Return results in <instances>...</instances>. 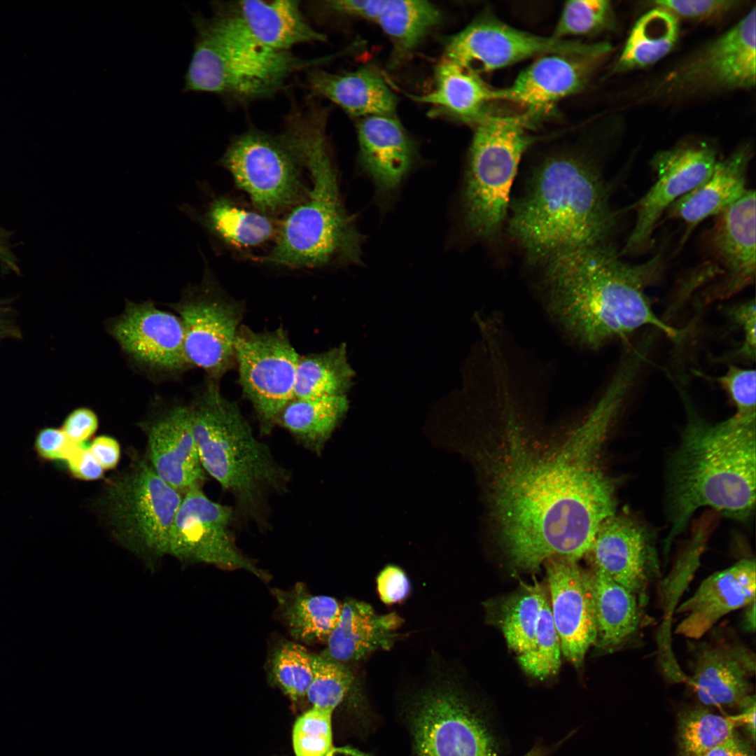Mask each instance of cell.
<instances>
[{
  "label": "cell",
  "instance_id": "ab89813d",
  "mask_svg": "<svg viewBox=\"0 0 756 756\" xmlns=\"http://www.w3.org/2000/svg\"><path fill=\"white\" fill-rule=\"evenodd\" d=\"M737 724L704 708L683 712L678 722V738L682 756H704L727 739Z\"/></svg>",
  "mask_w": 756,
  "mask_h": 756
},
{
  "label": "cell",
  "instance_id": "e575fe53",
  "mask_svg": "<svg viewBox=\"0 0 756 756\" xmlns=\"http://www.w3.org/2000/svg\"><path fill=\"white\" fill-rule=\"evenodd\" d=\"M179 209L201 223L212 235L237 248H250L276 236L277 227L262 212L239 206L227 198L214 199L202 213L182 204Z\"/></svg>",
  "mask_w": 756,
  "mask_h": 756
},
{
  "label": "cell",
  "instance_id": "74e56055",
  "mask_svg": "<svg viewBox=\"0 0 756 756\" xmlns=\"http://www.w3.org/2000/svg\"><path fill=\"white\" fill-rule=\"evenodd\" d=\"M354 376L344 344L323 352L299 356L294 398L346 395Z\"/></svg>",
  "mask_w": 756,
  "mask_h": 756
},
{
  "label": "cell",
  "instance_id": "4dcf8cb0",
  "mask_svg": "<svg viewBox=\"0 0 756 756\" xmlns=\"http://www.w3.org/2000/svg\"><path fill=\"white\" fill-rule=\"evenodd\" d=\"M309 98L328 99L352 116L392 115L396 99L382 76L370 68L333 74L316 67L307 70Z\"/></svg>",
  "mask_w": 756,
  "mask_h": 756
},
{
  "label": "cell",
  "instance_id": "7402d4cb",
  "mask_svg": "<svg viewBox=\"0 0 756 756\" xmlns=\"http://www.w3.org/2000/svg\"><path fill=\"white\" fill-rule=\"evenodd\" d=\"M110 332L125 353L148 368L174 372L189 365L181 319L151 301L127 302Z\"/></svg>",
  "mask_w": 756,
  "mask_h": 756
},
{
  "label": "cell",
  "instance_id": "4316f807",
  "mask_svg": "<svg viewBox=\"0 0 756 756\" xmlns=\"http://www.w3.org/2000/svg\"><path fill=\"white\" fill-rule=\"evenodd\" d=\"M326 8L377 23L391 40L393 62L407 56L441 20L438 8L425 1L329 0Z\"/></svg>",
  "mask_w": 756,
  "mask_h": 756
},
{
  "label": "cell",
  "instance_id": "8992f818",
  "mask_svg": "<svg viewBox=\"0 0 756 756\" xmlns=\"http://www.w3.org/2000/svg\"><path fill=\"white\" fill-rule=\"evenodd\" d=\"M211 380L190 405L192 433L206 470L234 500V516L269 527L270 500L284 494L290 472L255 435L236 402Z\"/></svg>",
  "mask_w": 756,
  "mask_h": 756
},
{
  "label": "cell",
  "instance_id": "9f6ffc18",
  "mask_svg": "<svg viewBox=\"0 0 756 756\" xmlns=\"http://www.w3.org/2000/svg\"><path fill=\"white\" fill-rule=\"evenodd\" d=\"M738 706L741 708V712L736 715L731 716V718L736 722L737 726H745L752 737V739L755 741L756 706L755 695H749L747 696Z\"/></svg>",
  "mask_w": 756,
  "mask_h": 756
},
{
  "label": "cell",
  "instance_id": "f546056e",
  "mask_svg": "<svg viewBox=\"0 0 756 756\" xmlns=\"http://www.w3.org/2000/svg\"><path fill=\"white\" fill-rule=\"evenodd\" d=\"M260 44L279 51L298 45L326 41L304 16L300 2L290 0H245L226 3Z\"/></svg>",
  "mask_w": 756,
  "mask_h": 756
},
{
  "label": "cell",
  "instance_id": "ffe728a7",
  "mask_svg": "<svg viewBox=\"0 0 756 756\" xmlns=\"http://www.w3.org/2000/svg\"><path fill=\"white\" fill-rule=\"evenodd\" d=\"M544 564L561 652L579 668L597 634L589 571H584L576 561L561 557L550 559Z\"/></svg>",
  "mask_w": 756,
  "mask_h": 756
},
{
  "label": "cell",
  "instance_id": "f35d334b",
  "mask_svg": "<svg viewBox=\"0 0 756 756\" xmlns=\"http://www.w3.org/2000/svg\"><path fill=\"white\" fill-rule=\"evenodd\" d=\"M545 597L544 590L536 582L525 585L503 603L501 629L509 648L517 654L530 650L533 645Z\"/></svg>",
  "mask_w": 756,
  "mask_h": 756
},
{
  "label": "cell",
  "instance_id": "7dc6e473",
  "mask_svg": "<svg viewBox=\"0 0 756 756\" xmlns=\"http://www.w3.org/2000/svg\"><path fill=\"white\" fill-rule=\"evenodd\" d=\"M733 401L736 412L756 415V372L730 365L726 373L715 378Z\"/></svg>",
  "mask_w": 756,
  "mask_h": 756
},
{
  "label": "cell",
  "instance_id": "680465c9",
  "mask_svg": "<svg viewBox=\"0 0 756 756\" xmlns=\"http://www.w3.org/2000/svg\"><path fill=\"white\" fill-rule=\"evenodd\" d=\"M325 756H369L368 755L352 748L332 747Z\"/></svg>",
  "mask_w": 756,
  "mask_h": 756
},
{
  "label": "cell",
  "instance_id": "6da1fadb",
  "mask_svg": "<svg viewBox=\"0 0 756 756\" xmlns=\"http://www.w3.org/2000/svg\"><path fill=\"white\" fill-rule=\"evenodd\" d=\"M626 398L611 386L578 427L556 442L532 440L509 419L486 461L498 542L516 568L550 559L578 561L616 513V483L599 466L603 444Z\"/></svg>",
  "mask_w": 756,
  "mask_h": 756
},
{
  "label": "cell",
  "instance_id": "9c48e42d",
  "mask_svg": "<svg viewBox=\"0 0 756 756\" xmlns=\"http://www.w3.org/2000/svg\"><path fill=\"white\" fill-rule=\"evenodd\" d=\"M756 8L717 38L651 79L639 102H678L755 85Z\"/></svg>",
  "mask_w": 756,
  "mask_h": 756
},
{
  "label": "cell",
  "instance_id": "6f0895ef",
  "mask_svg": "<svg viewBox=\"0 0 756 756\" xmlns=\"http://www.w3.org/2000/svg\"><path fill=\"white\" fill-rule=\"evenodd\" d=\"M743 628L748 632L754 633L755 629V600L745 607L742 620Z\"/></svg>",
  "mask_w": 756,
  "mask_h": 756
},
{
  "label": "cell",
  "instance_id": "2e32d148",
  "mask_svg": "<svg viewBox=\"0 0 756 756\" xmlns=\"http://www.w3.org/2000/svg\"><path fill=\"white\" fill-rule=\"evenodd\" d=\"M717 153L706 143L678 146L655 153L650 161L655 183L634 206L635 224L624 253H638L649 246L662 214L710 176L718 161Z\"/></svg>",
  "mask_w": 756,
  "mask_h": 756
},
{
  "label": "cell",
  "instance_id": "484cf974",
  "mask_svg": "<svg viewBox=\"0 0 756 756\" xmlns=\"http://www.w3.org/2000/svg\"><path fill=\"white\" fill-rule=\"evenodd\" d=\"M357 131L363 169L381 194H391L414 164L413 142L392 115L361 118Z\"/></svg>",
  "mask_w": 756,
  "mask_h": 756
},
{
  "label": "cell",
  "instance_id": "52a82bcc",
  "mask_svg": "<svg viewBox=\"0 0 756 756\" xmlns=\"http://www.w3.org/2000/svg\"><path fill=\"white\" fill-rule=\"evenodd\" d=\"M206 18L192 13L193 51L184 76V92H205L239 104L270 98L295 73L314 68L332 56L304 59L291 51L258 43L224 2L211 5Z\"/></svg>",
  "mask_w": 756,
  "mask_h": 756
},
{
  "label": "cell",
  "instance_id": "8fae6325",
  "mask_svg": "<svg viewBox=\"0 0 756 756\" xmlns=\"http://www.w3.org/2000/svg\"><path fill=\"white\" fill-rule=\"evenodd\" d=\"M611 50L606 42L587 44L532 34L484 12L449 38L444 58L478 74L548 54L584 55Z\"/></svg>",
  "mask_w": 756,
  "mask_h": 756
},
{
  "label": "cell",
  "instance_id": "4fadbf2b",
  "mask_svg": "<svg viewBox=\"0 0 756 756\" xmlns=\"http://www.w3.org/2000/svg\"><path fill=\"white\" fill-rule=\"evenodd\" d=\"M299 354L281 328L257 332L240 326L234 341L239 382L268 434L281 410L294 398Z\"/></svg>",
  "mask_w": 756,
  "mask_h": 756
},
{
  "label": "cell",
  "instance_id": "f1b7e54d",
  "mask_svg": "<svg viewBox=\"0 0 756 756\" xmlns=\"http://www.w3.org/2000/svg\"><path fill=\"white\" fill-rule=\"evenodd\" d=\"M402 619L396 613H377L372 606L355 598L342 603L340 619L320 654L350 665L377 650L391 648Z\"/></svg>",
  "mask_w": 756,
  "mask_h": 756
},
{
  "label": "cell",
  "instance_id": "7bdbcfd3",
  "mask_svg": "<svg viewBox=\"0 0 756 756\" xmlns=\"http://www.w3.org/2000/svg\"><path fill=\"white\" fill-rule=\"evenodd\" d=\"M314 677L306 696L314 707L332 711L342 702L353 685L349 665L313 654Z\"/></svg>",
  "mask_w": 756,
  "mask_h": 756
},
{
  "label": "cell",
  "instance_id": "11a10c76",
  "mask_svg": "<svg viewBox=\"0 0 756 756\" xmlns=\"http://www.w3.org/2000/svg\"><path fill=\"white\" fill-rule=\"evenodd\" d=\"M704 756H755L750 744L734 731L724 741Z\"/></svg>",
  "mask_w": 756,
  "mask_h": 756
},
{
  "label": "cell",
  "instance_id": "bcb514c9",
  "mask_svg": "<svg viewBox=\"0 0 756 756\" xmlns=\"http://www.w3.org/2000/svg\"><path fill=\"white\" fill-rule=\"evenodd\" d=\"M743 3L736 0H658L651 1L650 7L664 8L678 19L708 21L728 15Z\"/></svg>",
  "mask_w": 756,
  "mask_h": 756
},
{
  "label": "cell",
  "instance_id": "7a4b0ae2",
  "mask_svg": "<svg viewBox=\"0 0 756 756\" xmlns=\"http://www.w3.org/2000/svg\"><path fill=\"white\" fill-rule=\"evenodd\" d=\"M547 262L550 309L582 345L598 348L645 326L675 342L684 337L685 330L656 315L645 293L660 272L659 257L631 264L601 243L556 255Z\"/></svg>",
  "mask_w": 756,
  "mask_h": 756
},
{
  "label": "cell",
  "instance_id": "3957f363",
  "mask_svg": "<svg viewBox=\"0 0 756 756\" xmlns=\"http://www.w3.org/2000/svg\"><path fill=\"white\" fill-rule=\"evenodd\" d=\"M687 422L666 472L671 529L665 550L694 513L710 507L745 521L755 503L756 415L738 412L716 424L703 419L682 395Z\"/></svg>",
  "mask_w": 756,
  "mask_h": 756
},
{
  "label": "cell",
  "instance_id": "5b68a950",
  "mask_svg": "<svg viewBox=\"0 0 756 756\" xmlns=\"http://www.w3.org/2000/svg\"><path fill=\"white\" fill-rule=\"evenodd\" d=\"M596 167L574 153L545 160L514 204L511 235L533 260L547 261L603 243L615 223Z\"/></svg>",
  "mask_w": 756,
  "mask_h": 756
},
{
  "label": "cell",
  "instance_id": "ee69618b",
  "mask_svg": "<svg viewBox=\"0 0 756 756\" xmlns=\"http://www.w3.org/2000/svg\"><path fill=\"white\" fill-rule=\"evenodd\" d=\"M612 19V9L609 1H568L562 8L552 36L567 39L570 36L593 34L609 27Z\"/></svg>",
  "mask_w": 756,
  "mask_h": 756
},
{
  "label": "cell",
  "instance_id": "44dd1931",
  "mask_svg": "<svg viewBox=\"0 0 756 756\" xmlns=\"http://www.w3.org/2000/svg\"><path fill=\"white\" fill-rule=\"evenodd\" d=\"M610 52L548 54L538 57L507 88L493 90V100L521 106L532 118L559 101L582 90L596 68Z\"/></svg>",
  "mask_w": 756,
  "mask_h": 756
},
{
  "label": "cell",
  "instance_id": "d6a6232c",
  "mask_svg": "<svg viewBox=\"0 0 756 756\" xmlns=\"http://www.w3.org/2000/svg\"><path fill=\"white\" fill-rule=\"evenodd\" d=\"M279 615L294 641L326 643L340 619L342 603L326 595L311 593L303 583L291 589H272Z\"/></svg>",
  "mask_w": 756,
  "mask_h": 756
},
{
  "label": "cell",
  "instance_id": "5bb4252c",
  "mask_svg": "<svg viewBox=\"0 0 756 756\" xmlns=\"http://www.w3.org/2000/svg\"><path fill=\"white\" fill-rule=\"evenodd\" d=\"M170 306L183 325L189 365L204 370L211 380L217 381L235 362L241 306L218 292L207 270L200 286L188 288L181 300Z\"/></svg>",
  "mask_w": 756,
  "mask_h": 756
},
{
  "label": "cell",
  "instance_id": "681fc988",
  "mask_svg": "<svg viewBox=\"0 0 756 756\" xmlns=\"http://www.w3.org/2000/svg\"><path fill=\"white\" fill-rule=\"evenodd\" d=\"M732 319L740 326L744 340L736 355L754 360L756 352V307L755 300L736 304L728 312Z\"/></svg>",
  "mask_w": 756,
  "mask_h": 756
},
{
  "label": "cell",
  "instance_id": "816d5d0a",
  "mask_svg": "<svg viewBox=\"0 0 756 756\" xmlns=\"http://www.w3.org/2000/svg\"><path fill=\"white\" fill-rule=\"evenodd\" d=\"M97 426V416L92 410L78 408L69 414L61 429L72 443L79 444L95 432Z\"/></svg>",
  "mask_w": 756,
  "mask_h": 756
},
{
  "label": "cell",
  "instance_id": "e0dca14e",
  "mask_svg": "<svg viewBox=\"0 0 756 756\" xmlns=\"http://www.w3.org/2000/svg\"><path fill=\"white\" fill-rule=\"evenodd\" d=\"M592 570L599 572L648 602L650 583L659 573L654 538L642 523L627 514L606 519L586 554Z\"/></svg>",
  "mask_w": 756,
  "mask_h": 756
},
{
  "label": "cell",
  "instance_id": "7c38bea8",
  "mask_svg": "<svg viewBox=\"0 0 756 756\" xmlns=\"http://www.w3.org/2000/svg\"><path fill=\"white\" fill-rule=\"evenodd\" d=\"M181 500L178 491L153 467L140 463L113 484L106 501L111 524L124 542L161 554L169 552L170 531Z\"/></svg>",
  "mask_w": 756,
  "mask_h": 756
},
{
  "label": "cell",
  "instance_id": "60d3db41",
  "mask_svg": "<svg viewBox=\"0 0 756 756\" xmlns=\"http://www.w3.org/2000/svg\"><path fill=\"white\" fill-rule=\"evenodd\" d=\"M274 683L292 700L306 696L314 677L313 654L304 645L283 640L273 650L268 662Z\"/></svg>",
  "mask_w": 756,
  "mask_h": 756
},
{
  "label": "cell",
  "instance_id": "b9f144b4",
  "mask_svg": "<svg viewBox=\"0 0 756 756\" xmlns=\"http://www.w3.org/2000/svg\"><path fill=\"white\" fill-rule=\"evenodd\" d=\"M561 645L552 619L550 604L544 599L532 648L517 656L528 675L545 679L556 674L561 665Z\"/></svg>",
  "mask_w": 756,
  "mask_h": 756
},
{
  "label": "cell",
  "instance_id": "8d00e7d4",
  "mask_svg": "<svg viewBox=\"0 0 756 756\" xmlns=\"http://www.w3.org/2000/svg\"><path fill=\"white\" fill-rule=\"evenodd\" d=\"M679 34L678 18L664 8L652 7L634 24L613 71L624 72L655 64L673 49Z\"/></svg>",
  "mask_w": 756,
  "mask_h": 756
},
{
  "label": "cell",
  "instance_id": "94428289",
  "mask_svg": "<svg viewBox=\"0 0 756 756\" xmlns=\"http://www.w3.org/2000/svg\"><path fill=\"white\" fill-rule=\"evenodd\" d=\"M525 756H540L538 751H531Z\"/></svg>",
  "mask_w": 756,
  "mask_h": 756
},
{
  "label": "cell",
  "instance_id": "c3c4849f",
  "mask_svg": "<svg viewBox=\"0 0 756 756\" xmlns=\"http://www.w3.org/2000/svg\"><path fill=\"white\" fill-rule=\"evenodd\" d=\"M377 588L381 601L387 605L406 599L411 583L405 571L395 565L385 566L377 577Z\"/></svg>",
  "mask_w": 756,
  "mask_h": 756
},
{
  "label": "cell",
  "instance_id": "d4e9b609",
  "mask_svg": "<svg viewBox=\"0 0 756 756\" xmlns=\"http://www.w3.org/2000/svg\"><path fill=\"white\" fill-rule=\"evenodd\" d=\"M152 467L174 489L200 486L204 478L194 438L188 406H173L149 426Z\"/></svg>",
  "mask_w": 756,
  "mask_h": 756
},
{
  "label": "cell",
  "instance_id": "cb8c5ba5",
  "mask_svg": "<svg viewBox=\"0 0 756 756\" xmlns=\"http://www.w3.org/2000/svg\"><path fill=\"white\" fill-rule=\"evenodd\" d=\"M755 672V654L744 645L705 643L696 650L689 683L704 705L732 707L750 695Z\"/></svg>",
  "mask_w": 756,
  "mask_h": 756
},
{
  "label": "cell",
  "instance_id": "f5cc1de1",
  "mask_svg": "<svg viewBox=\"0 0 756 756\" xmlns=\"http://www.w3.org/2000/svg\"><path fill=\"white\" fill-rule=\"evenodd\" d=\"M66 461L71 474L78 479L95 480L103 475L104 468L83 443L75 445Z\"/></svg>",
  "mask_w": 756,
  "mask_h": 756
},
{
  "label": "cell",
  "instance_id": "30bf717a",
  "mask_svg": "<svg viewBox=\"0 0 756 756\" xmlns=\"http://www.w3.org/2000/svg\"><path fill=\"white\" fill-rule=\"evenodd\" d=\"M221 163L263 214L291 208L306 193L304 167L282 134L248 129L231 141Z\"/></svg>",
  "mask_w": 756,
  "mask_h": 756
},
{
  "label": "cell",
  "instance_id": "836d02e7",
  "mask_svg": "<svg viewBox=\"0 0 756 756\" xmlns=\"http://www.w3.org/2000/svg\"><path fill=\"white\" fill-rule=\"evenodd\" d=\"M435 78L433 91L410 97L473 125L489 113L486 106L493 100V90L477 74L444 58L437 67Z\"/></svg>",
  "mask_w": 756,
  "mask_h": 756
},
{
  "label": "cell",
  "instance_id": "9a60e30c",
  "mask_svg": "<svg viewBox=\"0 0 756 756\" xmlns=\"http://www.w3.org/2000/svg\"><path fill=\"white\" fill-rule=\"evenodd\" d=\"M234 518L232 507L211 500L200 486L190 488L176 513L169 552L181 559L211 564L224 570H244L267 581L270 575L237 547L231 530Z\"/></svg>",
  "mask_w": 756,
  "mask_h": 756
},
{
  "label": "cell",
  "instance_id": "277c9868",
  "mask_svg": "<svg viewBox=\"0 0 756 756\" xmlns=\"http://www.w3.org/2000/svg\"><path fill=\"white\" fill-rule=\"evenodd\" d=\"M328 110L314 100L293 105L284 138L310 176L311 185L277 227L263 262L291 268L359 263L363 237L346 212L327 136Z\"/></svg>",
  "mask_w": 756,
  "mask_h": 756
},
{
  "label": "cell",
  "instance_id": "ba28073f",
  "mask_svg": "<svg viewBox=\"0 0 756 756\" xmlns=\"http://www.w3.org/2000/svg\"><path fill=\"white\" fill-rule=\"evenodd\" d=\"M531 119L489 113L474 125L463 197L467 225L477 237H492L505 218L519 162L533 141Z\"/></svg>",
  "mask_w": 756,
  "mask_h": 756
},
{
  "label": "cell",
  "instance_id": "603a6c76",
  "mask_svg": "<svg viewBox=\"0 0 756 756\" xmlns=\"http://www.w3.org/2000/svg\"><path fill=\"white\" fill-rule=\"evenodd\" d=\"M755 561L744 559L701 582L697 589L677 609L683 618L676 633L698 639L722 617L745 608L755 600Z\"/></svg>",
  "mask_w": 756,
  "mask_h": 756
},
{
  "label": "cell",
  "instance_id": "db71d44e",
  "mask_svg": "<svg viewBox=\"0 0 756 756\" xmlns=\"http://www.w3.org/2000/svg\"><path fill=\"white\" fill-rule=\"evenodd\" d=\"M88 449L104 470L115 468L120 458V446L118 442L108 436L96 438Z\"/></svg>",
  "mask_w": 756,
  "mask_h": 756
},
{
  "label": "cell",
  "instance_id": "83f0119b",
  "mask_svg": "<svg viewBox=\"0 0 756 756\" xmlns=\"http://www.w3.org/2000/svg\"><path fill=\"white\" fill-rule=\"evenodd\" d=\"M752 157V146L744 143L718 160L710 176L666 210L668 218L682 221L687 233L710 216H715L741 198Z\"/></svg>",
  "mask_w": 756,
  "mask_h": 756
},
{
  "label": "cell",
  "instance_id": "d590c367",
  "mask_svg": "<svg viewBox=\"0 0 756 756\" xmlns=\"http://www.w3.org/2000/svg\"><path fill=\"white\" fill-rule=\"evenodd\" d=\"M348 407L346 395L293 398L281 410L276 424L286 429L304 448L319 455Z\"/></svg>",
  "mask_w": 756,
  "mask_h": 756
},
{
  "label": "cell",
  "instance_id": "1f68e13d",
  "mask_svg": "<svg viewBox=\"0 0 756 756\" xmlns=\"http://www.w3.org/2000/svg\"><path fill=\"white\" fill-rule=\"evenodd\" d=\"M589 573L597 631L595 644L610 652L638 633L646 603L605 575L592 570Z\"/></svg>",
  "mask_w": 756,
  "mask_h": 756
},
{
  "label": "cell",
  "instance_id": "91938a15",
  "mask_svg": "<svg viewBox=\"0 0 756 756\" xmlns=\"http://www.w3.org/2000/svg\"><path fill=\"white\" fill-rule=\"evenodd\" d=\"M15 333V330L4 319L0 318V342L7 338L8 337L13 336Z\"/></svg>",
  "mask_w": 756,
  "mask_h": 756
},
{
  "label": "cell",
  "instance_id": "ac0fdd59",
  "mask_svg": "<svg viewBox=\"0 0 756 756\" xmlns=\"http://www.w3.org/2000/svg\"><path fill=\"white\" fill-rule=\"evenodd\" d=\"M414 719L417 756H493L491 739L459 694L449 685L420 696Z\"/></svg>",
  "mask_w": 756,
  "mask_h": 756
},
{
  "label": "cell",
  "instance_id": "f6af8a7d",
  "mask_svg": "<svg viewBox=\"0 0 756 756\" xmlns=\"http://www.w3.org/2000/svg\"><path fill=\"white\" fill-rule=\"evenodd\" d=\"M332 713L313 706L297 719L293 729L295 756H325L330 750Z\"/></svg>",
  "mask_w": 756,
  "mask_h": 756
},
{
  "label": "cell",
  "instance_id": "f907efd6",
  "mask_svg": "<svg viewBox=\"0 0 756 756\" xmlns=\"http://www.w3.org/2000/svg\"><path fill=\"white\" fill-rule=\"evenodd\" d=\"M62 429L46 428L35 440V448L41 457L47 460H66L75 445Z\"/></svg>",
  "mask_w": 756,
  "mask_h": 756
},
{
  "label": "cell",
  "instance_id": "d6986e66",
  "mask_svg": "<svg viewBox=\"0 0 756 756\" xmlns=\"http://www.w3.org/2000/svg\"><path fill=\"white\" fill-rule=\"evenodd\" d=\"M715 263L708 274L719 281L706 293V302L728 298L750 286L755 277V192L748 190L738 201L715 216L709 235Z\"/></svg>",
  "mask_w": 756,
  "mask_h": 756
}]
</instances>
